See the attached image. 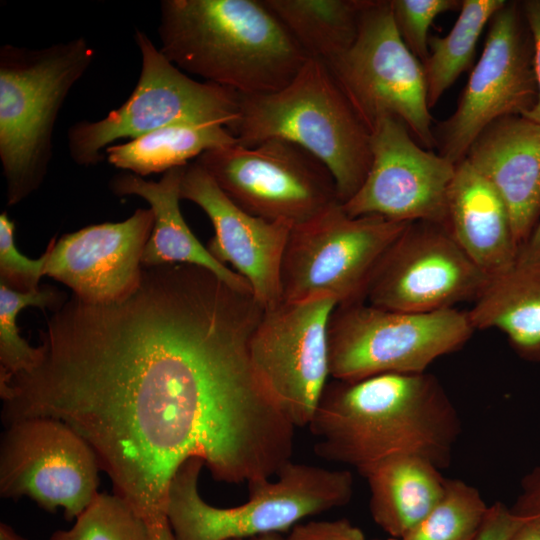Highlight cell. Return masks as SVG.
I'll return each instance as SVG.
<instances>
[{"label": "cell", "mask_w": 540, "mask_h": 540, "mask_svg": "<svg viewBox=\"0 0 540 540\" xmlns=\"http://www.w3.org/2000/svg\"><path fill=\"white\" fill-rule=\"evenodd\" d=\"M263 313L252 292L190 264L144 266L114 302L72 295L40 333L38 365L0 381L2 422L66 423L146 522L166 516L190 458L216 481L271 478L290 461L295 426L252 360Z\"/></svg>", "instance_id": "cell-1"}, {"label": "cell", "mask_w": 540, "mask_h": 540, "mask_svg": "<svg viewBox=\"0 0 540 540\" xmlns=\"http://www.w3.org/2000/svg\"><path fill=\"white\" fill-rule=\"evenodd\" d=\"M317 456L362 476L397 455L447 467L461 423L438 379L427 372L383 373L327 382L308 425Z\"/></svg>", "instance_id": "cell-2"}, {"label": "cell", "mask_w": 540, "mask_h": 540, "mask_svg": "<svg viewBox=\"0 0 540 540\" xmlns=\"http://www.w3.org/2000/svg\"><path fill=\"white\" fill-rule=\"evenodd\" d=\"M158 34L180 70L240 96L284 88L308 59L263 0H164Z\"/></svg>", "instance_id": "cell-3"}, {"label": "cell", "mask_w": 540, "mask_h": 540, "mask_svg": "<svg viewBox=\"0 0 540 540\" xmlns=\"http://www.w3.org/2000/svg\"><path fill=\"white\" fill-rule=\"evenodd\" d=\"M228 129L245 147L277 138L303 148L328 168L342 204L359 190L371 165L370 132L319 59L308 58L274 93L239 95L238 116Z\"/></svg>", "instance_id": "cell-4"}, {"label": "cell", "mask_w": 540, "mask_h": 540, "mask_svg": "<svg viewBox=\"0 0 540 540\" xmlns=\"http://www.w3.org/2000/svg\"><path fill=\"white\" fill-rule=\"evenodd\" d=\"M94 58L84 37L41 49L1 47L0 161L8 206L42 184L58 114Z\"/></svg>", "instance_id": "cell-5"}, {"label": "cell", "mask_w": 540, "mask_h": 540, "mask_svg": "<svg viewBox=\"0 0 540 540\" xmlns=\"http://www.w3.org/2000/svg\"><path fill=\"white\" fill-rule=\"evenodd\" d=\"M204 463L186 460L168 490L166 516L176 540H237L288 531L300 520L346 505L353 495V476L346 470L289 461L277 479L248 483V500L219 508L198 490Z\"/></svg>", "instance_id": "cell-6"}, {"label": "cell", "mask_w": 540, "mask_h": 540, "mask_svg": "<svg viewBox=\"0 0 540 540\" xmlns=\"http://www.w3.org/2000/svg\"><path fill=\"white\" fill-rule=\"evenodd\" d=\"M141 71L129 98L105 117L73 124L68 151L80 166L105 158V150L122 138L135 139L154 130L180 124H220L237 119L239 95L222 86L200 82L180 70L141 30L135 31Z\"/></svg>", "instance_id": "cell-7"}, {"label": "cell", "mask_w": 540, "mask_h": 540, "mask_svg": "<svg viewBox=\"0 0 540 540\" xmlns=\"http://www.w3.org/2000/svg\"><path fill=\"white\" fill-rule=\"evenodd\" d=\"M468 312L388 310L358 301L336 305L328 321L332 379L354 381L383 373L426 372L473 335Z\"/></svg>", "instance_id": "cell-8"}, {"label": "cell", "mask_w": 540, "mask_h": 540, "mask_svg": "<svg viewBox=\"0 0 540 540\" xmlns=\"http://www.w3.org/2000/svg\"><path fill=\"white\" fill-rule=\"evenodd\" d=\"M409 223L349 216L337 202L292 227L281 265L282 301H364L379 261Z\"/></svg>", "instance_id": "cell-9"}, {"label": "cell", "mask_w": 540, "mask_h": 540, "mask_svg": "<svg viewBox=\"0 0 540 540\" xmlns=\"http://www.w3.org/2000/svg\"><path fill=\"white\" fill-rule=\"evenodd\" d=\"M327 66L369 132L392 116L425 149L436 146L423 66L402 41L390 1L368 0L353 43Z\"/></svg>", "instance_id": "cell-10"}, {"label": "cell", "mask_w": 540, "mask_h": 540, "mask_svg": "<svg viewBox=\"0 0 540 540\" xmlns=\"http://www.w3.org/2000/svg\"><path fill=\"white\" fill-rule=\"evenodd\" d=\"M195 162L235 204L265 220L295 226L340 202L328 168L282 139L251 147L235 143L215 148Z\"/></svg>", "instance_id": "cell-11"}, {"label": "cell", "mask_w": 540, "mask_h": 540, "mask_svg": "<svg viewBox=\"0 0 540 540\" xmlns=\"http://www.w3.org/2000/svg\"><path fill=\"white\" fill-rule=\"evenodd\" d=\"M536 100L531 35L521 4L507 1L488 24L481 56L456 110L433 128L440 155L459 163L490 123L509 115L523 116Z\"/></svg>", "instance_id": "cell-12"}, {"label": "cell", "mask_w": 540, "mask_h": 540, "mask_svg": "<svg viewBox=\"0 0 540 540\" xmlns=\"http://www.w3.org/2000/svg\"><path fill=\"white\" fill-rule=\"evenodd\" d=\"M100 467L88 442L66 423L30 417L6 426L0 443V495L32 499L71 521L98 493Z\"/></svg>", "instance_id": "cell-13"}, {"label": "cell", "mask_w": 540, "mask_h": 540, "mask_svg": "<svg viewBox=\"0 0 540 540\" xmlns=\"http://www.w3.org/2000/svg\"><path fill=\"white\" fill-rule=\"evenodd\" d=\"M490 280L442 225L417 221L379 261L364 301L394 311L435 312L474 302Z\"/></svg>", "instance_id": "cell-14"}, {"label": "cell", "mask_w": 540, "mask_h": 540, "mask_svg": "<svg viewBox=\"0 0 540 540\" xmlns=\"http://www.w3.org/2000/svg\"><path fill=\"white\" fill-rule=\"evenodd\" d=\"M329 298L264 310L251 340L255 368L295 427L308 426L329 372Z\"/></svg>", "instance_id": "cell-15"}, {"label": "cell", "mask_w": 540, "mask_h": 540, "mask_svg": "<svg viewBox=\"0 0 540 540\" xmlns=\"http://www.w3.org/2000/svg\"><path fill=\"white\" fill-rule=\"evenodd\" d=\"M371 165L359 190L342 204L351 217L444 226L456 164L422 148L402 121L378 119L370 130Z\"/></svg>", "instance_id": "cell-16"}, {"label": "cell", "mask_w": 540, "mask_h": 540, "mask_svg": "<svg viewBox=\"0 0 540 540\" xmlns=\"http://www.w3.org/2000/svg\"><path fill=\"white\" fill-rule=\"evenodd\" d=\"M180 196L210 219L214 228L207 244L210 254L248 281L264 310L279 305L282 259L293 226L246 212L195 161L184 167Z\"/></svg>", "instance_id": "cell-17"}, {"label": "cell", "mask_w": 540, "mask_h": 540, "mask_svg": "<svg viewBox=\"0 0 540 540\" xmlns=\"http://www.w3.org/2000/svg\"><path fill=\"white\" fill-rule=\"evenodd\" d=\"M154 226V213L137 209L129 218L101 223L53 238L46 249L44 275L95 304L127 297L137 289L142 255Z\"/></svg>", "instance_id": "cell-18"}, {"label": "cell", "mask_w": 540, "mask_h": 540, "mask_svg": "<svg viewBox=\"0 0 540 540\" xmlns=\"http://www.w3.org/2000/svg\"><path fill=\"white\" fill-rule=\"evenodd\" d=\"M499 193L520 246L540 219V123L522 115L484 128L465 158Z\"/></svg>", "instance_id": "cell-19"}, {"label": "cell", "mask_w": 540, "mask_h": 540, "mask_svg": "<svg viewBox=\"0 0 540 540\" xmlns=\"http://www.w3.org/2000/svg\"><path fill=\"white\" fill-rule=\"evenodd\" d=\"M443 227L490 278L516 266L520 246L507 206L466 159L456 164Z\"/></svg>", "instance_id": "cell-20"}, {"label": "cell", "mask_w": 540, "mask_h": 540, "mask_svg": "<svg viewBox=\"0 0 540 540\" xmlns=\"http://www.w3.org/2000/svg\"><path fill=\"white\" fill-rule=\"evenodd\" d=\"M185 166L166 171L156 182L129 172L115 176L110 182V188L116 195L139 196L148 202L154 213V226L142 255V265L200 266L212 271L230 286L252 292L248 281L217 261L186 224L179 205Z\"/></svg>", "instance_id": "cell-21"}, {"label": "cell", "mask_w": 540, "mask_h": 540, "mask_svg": "<svg viewBox=\"0 0 540 540\" xmlns=\"http://www.w3.org/2000/svg\"><path fill=\"white\" fill-rule=\"evenodd\" d=\"M363 477L370 489L373 520L399 540L427 516L443 495L446 482L432 462L410 454L387 458Z\"/></svg>", "instance_id": "cell-22"}, {"label": "cell", "mask_w": 540, "mask_h": 540, "mask_svg": "<svg viewBox=\"0 0 540 540\" xmlns=\"http://www.w3.org/2000/svg\"><path fill=\"white\" fill-rule=\"evenodd\" d=\"M467 312L475 330L497 329L518 355L540 362V267L516 264L491 278Z\"/></svg>", "instance_id": "cell-23"}, {"label": "cell", "mask_w": 540, "mask_h": 540, "mask_svg": "<svg viewBox=\"0 0 540 540\" xmlns=\"http://www.w3.org/2000/svg\"><path fill=\"white\" fill-rule=\"evenodd\" d=\"M235 143L236 137L223 125L180 124L111 145L105 157L116 168L144 177L185 166L209 150Z\"/></svg>", "instance_id": "cell-24"}, {"label": "cell", "mask_w": 540, "mask_h": 540, "mask_svg": "<svg viewBox=\"0 0 540 540\" xmlns=\"http://www.w3.org/2000/svg\"><path fill=\"white\" fill-rule=\"evenodd\" d=\"M308 58L328 64L353 43L368 0H263Z\"/></svg>", "instance_id": "cell-25"}, {"label": "cell", "mask_w": 540, "mask_h": 540, "mask_svg": "<svg viewBox=\"0 0 540 540\" xmlns=\"http://www.w3.org/2000/svg\"><path fill=\"white\" fill-rule=\"evenodd\" d=\"M505 0H463L449 33L429 36V56L422 63L427 102L433 108L458 77L473 63L478 40Z\"/></svg>", "instance_id": "cell-26"}, {"label": "cell", "mask_w": 540, "mask_h": 540, "mask_svg": "<svg viewBox=\"0 0 540 540\" xmlns=\"http://www.w3.org/2000/svg\"><path fill=\"white\" fill-rule=\"evenodd\" d=\"M488 505L480 492L459 479H447L443 495L427 516L400 540H475Z\"/></svg>", "instance_id": "cell-27"}, {"label": "cell", "mask_w": 540, "mask_h": 540, "mask_svg": "<svg viewBox=\"0 0 540 540\" xmlns=\"http://www.w3.org/2000/svg\"><path fill=\"white\" fill-rule=\"evenodd\" d=\"M58 300V292L53 288L22 293L0 284V379L31 371L42 357L40 346L32 347L20 336L18 313L27 306L51 308Z\"/></svg>", "instance_id": "cell-28"}, {"label": "cell", "mask_w": 540, "mask_h": 540, "mask_svg": "<svg viewBox=\"0 0 540 540\" xmlns=\"http://www.w3.org/2000/svg\"><path fill=\"white\" fill-rule=\"evenodd\" d=\"M49 540H152L148 523L120 496L99 493L68 530Z\"/></svg>", "instance_id": "cell-29"}, {"label": "cell", "mask_w": 540, "mask_h": 540, "mask_svg": "<svg viewBox=\"0 0 540 540\" xmlns=\"http://www.w3.org/2000/svg\"><path fill=\"white\" fill-rule=\"evenodd\" d=\"M459 0H391L396 29L409 51L423 63L429 56L428 30L437 16L459 11Z\"/></svg>", "instance_id": "cell-30"}, {"label": "cell", "mask_w": 540, "mask_h": 540, "mask_svg": "<svg viewBox=\"0 0 540 540\" xmlns=\"http://www.w3.org/2000/svg\"><path fill=\"white\" fill-rule=\"evenodd\" d=\"M14 222L3 212L0 215V284L8 288L29 293L39 290V281L44 275L46 251L38 259H31L18 251Z\"/></svg>", "instance_id": "cell-31"}, {"label": "cell", "mask_w": 540, "mask_h": 540, "mask_svg": "<svg viewBox=\"0 0 540 540\" xmlns=\"http://www.w3.org/2000/svg\"><path fill=\"white\" fill-rule=\"evenodd\" d=\"M284 540H365L360 528L347 519L309 521L291 528Z\"/></svg>", "instance_id": "cell-32"}, {"label": "cell", "mask_w": 540, "mask_h": 540, "mask_svg": "<svg viewBox=\"0 0 540 540\" xmlns=\"http://www.w3.org/2000/svg\"><path fill=\"white\" fill-rule=\"evenodd\" d=\"M525 516L496 502L488 506L481 528L475 540H509L523 523Z\"/></svg>", "instance_id": "cell-33"}, {"label": "cell", "mask_w": 540, "mask_h": 540, "mask_svg": "<svg viewBox=\"0 0 540 540\" xmlns=\"http://www.w3.org/2000/svg\"><path fill=\"white\" fill-rule=\"evenodd\" d=\"M521 6L532 39L533 66L537 84L536 103L523 116L540 123V0L524 1Z\"/></svg>", "instance_id": "cell-34"}, {"label": "cell", "mask_w": 540, "mask_h": 540, "mask_svg": "<svg viewBox=\"0 0 540 540\" xmlns=\"http://www.w3.org/2000/svg\"><path fill=\"white\" fill-rule=\"evenodd\" d=\"M513 510L521 515L540 518V468L525 479L523 493Z\"/></svg>", "instance_id": "cell-35"}, {"label": "cell", "mask_w": 540, "mask_h": 540, "mask_svg": "<svg viewBox=\"0 0 540 540\" xmlns=\"http://www.w3.org/2000/svg\"><path fill=\"white\" fill-rule=\"evenodd\" d=\"M517 265L540 267V219L520 248Z\"/></svg>", "instance_id": "cell-36"}, {"label": "cell", "mask_w": 540, "mask_h": 540, "mask_svg": "<svg viewBox=\"0 0 540 540\" xmlns=\"http://www.w3.org/2000/svg\"><path fill=\"white\" fill-rule=\"evenodd\" d=\"M523 516L525 520L509 540H540V518L531 515Z\"/></svg>", "instance_id": "cell-37"}, {"label": "cell", "mask_w": 540, "mask_h": 540, "mask_svg": "<svg viewBox=\"0 0 540 540\" xmlns=\"http://www.w3.org/2000/svg\"><path fill=\"white\" fill-rule=\"evenodd\" d=\"M152 540H176L167 516L148 523Z\"/></svg>", "instance_id": "cell-38"}, {"label": "cell", "mask_w": 540, "mask_h": 540, "mask_svg": "<svg viewBox=\"0 0 540 540\" xmlns=\"http://www.w3.org/2000/svg\"><path fill=\"white\" fill-rule=\"evenodd\" d=\"M0 540H26L8 524L0 523Z\"/></svg>", "instance_id": "cell-39"}, {"label": "cell", "mask_w": 540, "mask_h": 540, "mask_svg": "<svg viewBox=\"0 0 540 540\" xmlns=\"http://www.w3.org/2000/svg\"><path fill=\"white\" fill-rule=\"evenodd\" d=\"M237 540H284V537H282L280 533H268V534L254 536L247 539H237Z\"/></svg>", "instance_id": "cell-40"}, {"label": "cell", "mask_w": 540, "mask_h": 540, "mask_svg": "<svg viewBox=\"0 0 540 540\" xmlns=\"http://www.w3.org/2000/svg\"><path fill=\"white\" fill-rule=\"evenodd\" d=\"M386 540H399V539H395V538H389V539H386Z\"/></svg>", "instance_id": "cell-41"}]
</instances>
